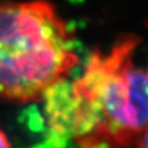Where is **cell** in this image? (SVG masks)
<instances>
[{"label":"cell","mask_w":148,"mask_h":148,"mask_svg":"<svg viewBox=\"0 0 148 148\" xmlns=\"http://www.w3.org/2000/svg\"><path fill=\"white\" fill-rule=\"evenodd\" d=\"M137 43L127 37L109 52L92 53L79 77L61 89L62 109L48 111V121L59 116L79 148H137L148 128V71L133 63Z\"/></svg>","instance_id":"cell-1"},{"label":"cell","mask_w":148,"mask_h":148,"mask_svg":"<svg viewBox=\"0 0 148 148\" xmlns=\"http://www.w3.org/2000/svg\"><path fill=\"white\" fill-rule=\"evenodd\" d=\"M137 148H148V128L143 132V135L141 136L140 141H138Z\"/></svg>","instance_id":"cell-4"},{"label":"cell","mask_w":148,"mask_h":148,"mask_svg":"<svg viewBox=\"0 0 148 148\" xmlns=\"http://www.w3.org/2000/svg\"><path fill=\"white\" fill-rule=\"evenodd\" d=\"M78 61L72 31L52 3H0V99L42 100Z\"/></svg>","instance_id":"cell-2"},{"label":"cell","mask_w":148,"mask_h":148,"mask_svg":"<svg viewBox=\"0 0 148 148\" xmlns=\"http://www.w3.org/2000/svg\"><path fill=\"white\" fill-rule=\"evenodd\" d=\"M0 148H12L8 136L5 135V132L1 128H0Z\"/></svg>","instance_id":"cell-3"}]
</instances>
